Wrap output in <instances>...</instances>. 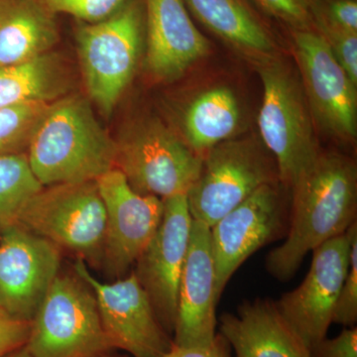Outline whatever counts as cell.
I'll return each mask as SVG.
<instances>
[{"instance_id":"6da1fadb","label":"cell","mask_w":357,"mask_h":357,"mask_svg":"<svg viewBox=\"0 0 357 357\" xmlns=\"http://www.w3.org/2000/svg\"><path fill=\"white\" fill-rule=\"evenodd\" d=\"M290 190L285 241L265 260L267 271L281 282L291 280L314 248L357 222L356 160L340 152L321 151Z\"/></svg>"},{"instance_id":"7a4b0ae2","label":"cell","mask_w":357,"mask_h":357,"mask_svg":"<svg viewBox=\"0 0 357 357\" xmlns=\"http://www.w3.org/2000/svg\"><path fill=\"white\" fill-rule=\"evenodd\" d=\"M116 143L96 119L91 103L67 95L49 105L26 155L43 187L96 181L114 168Z\"/></svg>"},{"instance_id":"3957f363","label":"cell","mask_w":357,"mask_h":357,"mask_svg":"<svg viewBox=\"0 0 357 357\" xmlns=\"http://www.w3.org/2000/svg\"><path fill=\"white\" fill-rule=\"evenodd\" d=\"M256 63L263 86L260 136L276 162L279 181L290 190L321 152L314 119L302 84L287 65L275 57Z\"/></svg>"},{"instance_id":"277c9868","label":"cell","mask_w":357,"mask_h":357,"mask_svg":"<svg viewBox=\"0 0 357 357\" xmlns=\"http://www.w3.org/2000/svg\"><path fill=\"white\" fill-rule=\"evenodd\" d=\"M144 34V4L130 0L100 22L77 28V49L89 98L109 115L132 79Z\"/></svg>"},{"instance_id":"5b68a950","label":"cell","mask_w":357,"mask_h":357,"mask_svg":"<svg viewBox=\"0 0 357 357\" xmlns=\"http://www.w3.org/2000/svg\"><path fill=\"white\" fill-rule=\"evenodd\" d=\"M25 347L33 357H93L114 351L95 293L76 273L56 277L33 317Z\"/></svg>"},{"instance_id":"8992f818","label":"cell","mask_w":357,"mask_h":357,"mask_svg":"<svg viewBox=\"0 0 357 357\" xmlns=\"http://www.w3.org/2000/svg\"><path fill=\"white\" fill-rule=\"evenodd\" d=\"M278 182L273 156L257 141H223L204 155L199 178L185 194L190 213L211 227L262 185Z\"/></svg>"},{"instance_id":"52a82bcc","label":"cell","mask_w":357,"mask_h":357,"mask_svg":"<svg viewBox=\"0 0 357 357\" xmlns=\"http://www.w3.org/2000/svg\"><path fill=\"white\" fill-rule=\"evenodd\" d=\"M115 143L114 168L138 194L161 199L187 194L201 173L203 157L156 119L133 124Z\"/></svg>"},{"instance_id":"ba28073f","label":"cell","mask_w":357,"mask_h":357,"mask_svg":"<svg viewBox=\"0 0 357 357\" xmlns=\"http://www.w3.org/2000/svg\"><path fill=\"white\" fill-rule=\"evenodd\" d=\"M17 225L81 259L102 257L107 213L96 181L43 187L26 204Z\"/></svg>"},{"instance_id":"9c48e42d","label":"cell","mask_w":357,"mask_h":357,"mask_svg":"<svg viewBox=\"0 0 357 357\" xmlns=\"http://www.w3.org/2000/svg\"><path fill=\"white\" fill-rule=\"evenodd\" d=\"M314 123L342 144L357 136V86L314 29L288 30Z\"/></svg>"},{"instance_id":"30bf717a","label":"cell","mask_w":357,"mask_h":357,"mask_svg":"<svg viewBox=\"0 0 357 357\" xmlns=\"http://www.w3.org/2000/svg\"><path fill=\"white\" fill-rule=\"evenodd\" d=\"M280 185H262L211 227L218 303L232 275L251 255L287 234L290 208Z\"/></svg>"},{"instance_id":"8fae6325","label":"cell","mask_w":357,"mask_h":357,"mask_svg":"<svg viewBox=\"0 0 357 357\" xmlns=\"http://www.w3.org/2000/svg\"><path fill=\"white\" fill-rule=\"evenodd\" d=\"M74 271L95 293L103 331L114 349L132 357H161L172 347V335L160 324L134 272L105 283L89 272L81 258H77Z\"/></svg>"},{"instance_id":"7c38bea8","label":"cell","mask_w":357,"mask_h":357,"mask_svg":"<svg viewBox=\"0 0 357 357\" xmlns=\"http://www.w3.org/2000/svg\"><path fill=\"white\" fill-rule=\"evenodd\" d=\"M356 236L357 222L344 234L314 248L304 281L275 302L281 316L309 347L328 335L349 271L351 244Z\"/></svg>"},{"instance_id":"4fadbf2b","label":"cell","mask_w":357,"mask_h":357,"mask_svg":"<svg viewBox=\"0 0 357 357\" xmlns=\"http://www.w3.org/2000/svg\"><path fill=\"white\" fill-rule=\"evenodd\" d=\"M163 204L158 229L135 262L134 274L147 293L160 324L173 335L192 218L187 195L170 197L163 199Z\"/></svg>"},{"instance_id":"5bb4252c","label":"cell","mask_w":357,"mask_h":357,"mask_svg":"<svg viewBox=\"0 0 357 357\" xmlns=\"http://www.w3.org/2000/svg\"><path fill=\"white\" fill-rule=\"evenodd\" d=\"M60 265L61 249L48 239L17 225L0 230V307L32 321Z\"/></svg>"},{"instance_id":"9a60e30c","label":"cell","mask_w":357,"mask_h":357,"mask_svg":"<svg viewBox=\"0 0 357 357\" xmlns=\"http://www.w3.org/2000/svg\"><path fill=\"white\" fill-rule=\"evenodd\" d=\"M107 213L103 262L109 273L126 274L158 229L163 199L140 195L114 168L96 180Z\"/></svg>"},{"instance_id":"2e32d148","label":"cell","mask_w":357,"mask_h":357,"mask_svg":"<svg viewBox=\"0 0 357 357\" xmlns=\"http://www.w3.org/2000/svg\"><path fill=\"white\" fill-rule=\"evenodd\" d=\"M215 273L211 227L192 220L189 248L178 286L174 344L206 347L217 335Z\"/></svg>"},{"instance_id":"e0dca14e","label":"cell","mask_w":357,"mask_h":357,"mask_svg":"<svg viewBox=\"0 0 357 357\" xmlns=\"http://www.w3.org/2000/svg\"><path fill=\"white\" fill-rule=\"evenodd\" d=\"M148 72L172 82L206 57L211 43L195 25L184 0H144Z\"/></svg>"},{"instance_id":"ac0fdd59","label":"cell","mask_w":357,"mask_h":357,"mask_svg":"<svg viewBox=\"0 0 357 357\" xmlns=\"http://www.w3.org/2000/svg\"><path fill=\"white\" fill-rule=\"evenodd\" d=\"M234 357H311L310 347L268 299L244 302L220 318Z\"/></svg>"},{"instance_id":"d6986e66","label":"cell","mask_w":357,"mask_h":357,"mask_svg":"<svg viewBox=\"0 0 357 357\" xmlns=\"http://www.w3.org/2000/svg\"><path fill=\"white\" fill-rule=\"evenodd\" d=\"M184 1L194 17L211 34L256 62L274 57L278 50L266 15L252 0Z\"/></svg>"},{"instance_id":"ffe728a7","label":"cell","mask_w":357,"mask_h":357,"mask_svg":"<svg viewBox=\"0 0 357 357\" xmlns=\"http://www.w3.org/2000/svg\"><path fill=\"white\" fill-rule=\"evenodd\" d=\"M58 41L56 14L43 0H0V67L40 57Z\"/></svg>"},{"instance_id":"44dd1931","label":"cell","mask_w":357,"mask_h":357,"mask_svg":"<svg viewBox=\"0 0 357 357\" xmlns=\"http://www.w3.org/2000/svg\"><path fill=\"white\" fill-rule=\"evenodd\" d=\"M69 68L56 54L0 67V110L28 103H51L72 89Z\"/></svg>"},{"instance_id":"7402d4cb","label":"cell","mask_w":357,"mask_h":357,"mask_svg":"<svg viewBox=\"0 0 357 357\" xmlns=\"http://www.w3.org/2000/svg\"><path fill=\"white\" fill-rule=\"evenodd\" d=\"M241 119V107L232 89L227 86L208 89L185 109L183 121L185 143L203 157L215 145L231 139Z\"/></svg>"},{"instance_id":"603a6c76","label":"cell","mask_w":357,"mask_h":357,"mask_svg":"<svg viewBox=\"0 0 357 357\" xmlns=\"http://www.w3.org/2000/svg\"><path fill=\"white\" fill-rule=\"evenodd\" d=\"M42 189L26 152L0 154V230L17 225L26 204Z\"/></svg>"},{"instance_id":"cb8c5ba5","label":"cell","mask_w":357,"mask_h":357,"mask_svg":"<svg viewBox=\"0 0 357 357\" xmlns=\"http://www.w3.org/2000/svg\"><path fill=\"white\" fill-rule=\"evenodd\" d=\"M50 103H28L0 110V154L24 152Z\"/></svg>"},{"instance_id":"d4e9b609","label":"cell","mask_w":357,"mask_h":357,"mask_svg":"<svg viewBox=\"0 0 357 357\" xmlns=\"http://www.w3.org/2000/svg\"><path fill=\"white\" fill-rule=\"evenodd\" d=\"M129 1L130 0H43L56 15L68 14L88 24L107 20Z\"/></svg>"},{"instance_id":"484cf974","label":"cell","mask_w":357,"mask_h":357,"mask_svg":"<svg viewBox=\"0 0 357 357\" xmlns=\"http://www.w3.org/2000/svg\"><path fill=\"white\" fill-rule=\"evenodd\" d=\"M265 15L285 26L287 30L314 29L311 0H252Z\"/></svg>"},{"instance_id":"4316f807","label":"cell","mask_w":357,"mask_h":357,"mask_svg":"<svg viewBox=\"0 0 357 357\" xmlns=\"http://www.w3.org/2000/svg\"><path fill=\"white\" fill-rule=\"evenodd\" d=\"M357 321V236L352 241L349 267L333 312V323L354 326Z\"/></svg>"},{"instance_id":"83f0119b","label":"cell","mask_w":357,"mask_h":357,"mask_svg":"<svg viewBox=\"0 0 357 357\" xmlns=\"http://www.w3.org/2000/svg\"><path fill=\"white\" fill-rule=\"evenodd\" d=\"M330 47L333 57L357 86V34L331 27L316 28Z\"/></svg>"},{"instance_id":"f1b7e54d","label":"cell","mask_w":357,"mask_h":357,"mask_svg":"<svg viewBox=\"0 0 357 357\" xmlns=\"http://www.w3.org/2000/svg\"><path fill=\"white\" fill-rule=\"evenodd\" d=\"M31 330V321L11 316L0 307V357L24 347Z\"/></svg>"},{"instance_id":"f546056e","label":"cell","mask_w":357,"mask_h":357,"mask_svg":"<svg viewBox=\"0 0 357 357\" xmlns=\"http://www.w3.org/2000/svg\"><path fill=\"white\" fill-rule=\"evenodd\" d=\"M311 357H357L356 326H347L340 335L324 338L310 347Z\"/></svg>"},{"instance_id":"4dcf8cb0","label":"cell","mask_w":357,"mask_h":357,"mask_svg":"<svg viewBox=\"0 0 357 357\" xmlns=\"http://www.w3.org/2000/svg\"><path fill=\"white\" fill-rule=\"evenodd\" d=\"M161 357H232V349L227 338L220 332L206 347H183L174 344Z\"/></svg>"},{"instance_id":"1f68e13d","label":"cell","mask_w":357,"mask_h":357,"mask_svg":"<svg viewBox=\"0 0 357 357\" xmlns=\"http://www.w3.org/2000/svg\"><path fill=\"white\" fill-rule=\"evenodd\" d=\"M4 357H33V356H31V354H30V352L27 351V349H26L25 345H24V347H20V349H16V351L10 352V354H7V356H4Z\"/></svg>"},{"instance_id":"d6a6232c","label":"cell","mask_w":357,"mask_h":357,"mask_svg":"<svg viewBox=\"0 0 357 357\" xmlns=\"http://www.w3.org/2000/svg\"><path fill=\"white\" fill-rule=\"evenodd\" d=\"M93 357H121V356H112V354H110V352H107V354H98V356H93Z\"/></svg>"}]
</instances>
